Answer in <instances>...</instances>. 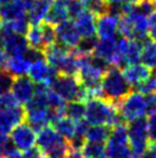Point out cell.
<instances>
[{"mask_svg":"<svg viewBox=\"0 0 156 158\" xmlns=\"http://www.w3.org/2000/svg\"><path fill=\"white\" fill-rule=\"evenodd\" d=\"M85 120L88 125H107L109 127H115L125 123L122 114L116 105L111 104L104 98H91L85 102Z\"/></svg>","mask_w":156,"mask_h":158,"instance_id":"cell-1","label":"cell"},{"mask_svg":"<svg viewBox=\"0 0 156 158\" xmlns=\"http://www.w3.org/2000/svg\"><path fill=\"white\" fill-rule=\"evenodd\" d=\"M101 89L104 99L116 106L132 91V87L124 77L123 72L116 66H110L104 72Z\"/></svg>","mask_w":156,"mask_h":158,"instance_id":"cell-2","label":"cell"},{"mask_svg":"<svg viewBox=\"0 0 156 158\" xmlns=\"http://www.w3.org/2000/svg\"><path fill=\"white\" fill-rule=\"evenodd\" d=\"M37 144L46 158H65L70 150L69 142L51 126H46L38 133Z\"/></svg>","mask_w":156,"mask_h":158,"instance_id":"cell-3","label":"cell"},{"mask_svg":"<svg viewBox=\"0 0 156 158\" xmlns=\"http://www.w3.org/2000/svg\"><path fill=\"white\" fill-rule=\"evenodd\" d=\"M49 88L64 102L82 101L86 102V90L79 82L77 76L59 74L52 82Z\"/></svg>","mask_w":156,"mask_h":158,"instance_id":"cell-4","label":"cell"},{"mask_svg":"<svg viewBox=\"0 0 156 158\" xmlns=\"http://www.w3.org/2000/svg\"><path fill=\"white\" fill-rule=\"evenodd\" d=\"M106 151L108 158H133L125 123L111 128Z\"/></svg>","mask_w":156,"mask_h":158,"instance_id":"cell-5","label":"cell"},{"mask_svg":"<svg viewBox=\"0 0 156 158\" xmlns=\"http://www.w3.org/2000/svg\"><path fill=\"white\" fill-rule=\"evenodd\" d=\"M117 109L122 114L125 123L143 118L149 113L147 98L139 91H131L123 101L117 105Z\"/></svg>","mask_w":156,"mask_h":158,"instance_id":"cell-6","label":"cell"},{"mask_svg":"<svg viewBox=\"0 0 156 158\" xmlns=\"http://www.w3.org/2000/svg\"><path fill=\"white\" fill-rule=\"evenodd\" d=\"M129 142L132 150V157L140 158L149 147L147 134V123L145 118L132 120L126 125Z\"/></svg>","mask_w":156,"mask_h":158,"instance_id":"cell-7","label":"cell"},{"mask_svg":"<svg viewBox=\"0 0 156 158\" xmlns=\"http://www.w3.org/2000/svg\"><path fill=\"white\" fill-rule=\"evenodd\" d=\"M28 74L33 82L46 84L49 87L60 73L57 68L49 66L45 59H39V60L31 62Z\"/></svg>","mask_w":156,"mask_h":158,"instance_id":"cell-8","label":"cell"},{"mask_svg":"<svg viewBox=\"0 0 156 158\" xmlns=\"http://www.w3.org/2000/svg\"><path fill=\"white\" fill-rule=\"evenodd\" d=\"M25 121V110L20 105L0 109V133L8 135L14 128Z\"/></svg>","mask_w":156,"mask_h":158,"instance_id":"cell-9","label":"cell"},{"mask_svg":"<svg viewBox=\"0 0 156 158\" xmlns=\"http://www.w3.org/2000/svg\"><path fill=\"white\" fill-rule=\"evenodd\" d=\"M10 140L18 150L24 151L33 147L37 142V135L33 128L28 123H22L12 131Z\"/></svg>","mask_w":156,"mask_h":158,"instance_id":"cell-10","label":"cell"},{"mask_svg":"<svg viewBox=\"0 0 156 158\" xmlns=\"http://www.w3.org/2000/svg\"><path fill=\"white\" fill-rule=\"evenodd\" d=\"M35 85L33 81L26 75L15 76L12 81L10 91L18 102V104H26L35 94Z\"/></svg>","mask_w":156,"mask_h":158,"instance_id":"cell-11","label":"cell"},{"mask_svg":"<svg viewBox=\"0 0 156 158\" xmlns=\"http://www.w3.org/2000/svg\"><path fill=\"white\" fill-rule=\"evenodd\" d=\"M55 28H57V42L69 50L76 48L79 40H82V36L79 35L74 21L67 20L64 22L55 26Z\"/></svg>","mask_w":156,"mask_h":158,"instance_id":"cell-12","label":"cell"},{"mask_svg":"<svg viewBox=\"0 0 156 158\" xmlns=\"http://www.w3.org/2000/svg\"><path fill=\"white\" fill-rule=\"evenodd\" d=\"M119 18L111 14H103L96 19V34L100 40H113L118 34Z\"/></svg>","mask_w":156,"mask_h":158,"instance_id":"cell-13","label":"cell"},{"mask_svg":"<svg viewBox=\"0 0 156 158\" xmlns=\"http://www.w3.org/2000/svg\"><path fill=\"white\" fill-rule=\"evenodd\" d=\"M123 75L131 87H137L139 83L152 75V69L143 64H133L123 68Z\"/></svg>","mask_w":156,"mask_h":158,"instance_id":"cell-14","label":"cell"},{"mask_svg":"<svg viewBox=\"0 0 156 158\" xmlns=\"http://www.w3.org/2000/svg\"><path fill=\"white\" fill-rule=\"evenodd\" d=\"M69 48H67L65 46H63L60 43H54L52 45H48L44 48V58L47 61V64L49 66L54 67L59 70V68L61 67L63 60L65 59V57L69 53Z\"/></svg>","mask_w":156,"mask_h":158,"instance_id":"cell-15","label":"cell"},{"mask_svg":"<svg viewBox=\"0 0 156 158\" xmlns=\"http://www.w3.org/2000/svg\"><path fill=\"white\" fill-rule=\"evenodd\" d=\"M75 24L77 27L79 35L83 38L96 36V15L90 10L85 9L78 18L75 19Z\"/></svg>","mask_w":156,"mask_h":158,"instance_id":"cell-16","label":"cell"},{"mask_svg":"<svg viewBox=\"0 0 156 158\" xmlns=\"http://www.w3.org/2000/svg\"><path fill=\"white\" fill-rule=\"evenodd\" d=\"M116 38L113 40H100L96 48V51L92 56L100 58L108 62L109 65L115 66L116 61Z\"/></svg>","mask_w":156,"mask_h":158,"instance_id":"cell-17","label":"cell"},{"mask_svg":"<svg viewBox=\"0 0 156 158\" xmlns=\"http://www.w3.org/2000/svg\"><path fill=\"white\" fill-rule=\"evenodd\" d=\"M26 15L24 0H12L0 6V21H12Z\"/></svg>","mask_w":156,"mask_h":158,"instance_id":"cell-18","label":"cell"},{"mask_svg":"<svg viewBox=\"0 0 156 158\" xmlns=\"http://www.w3.org/2000/svg\"><path fill=\"white\" fill-rule=\"evenodd\" d=\"M68 19H69V14L67 10L65 0H53L52 5L46 14L45 22L53 24V26H57L67 21Z\"/></svg>","mask_w":156,"mask_h":158,"instance_id":"cell-19","label":"cell"},{"mask_svg":"<svg viewBox=\"0 0 156 158\" xmlns=\"http://www.w3.org/2000/svg\"><path fill=\"white\" fill-rule=\"evenodd\" d=\"M31 62L26 59L25 56H18V57H7L6 64H5L4 70L13 77L15 76H22L29 73Z\"/></svg>","mask_w":156,"mask_h":158,"instance_id":"cell-20","label":"cell"},{"mask_svg":"<svg viewBox=\"0 0 156 158\" xmlns=\"http://www.w3.org/2000/svg\"><path fill=\"white\" fill-rule=\"evenodd\" d=\"M143 43L137 40H129V44L126 46L125 53L123 57V68L129 65L138 64L141 61Z\"/></svg>","mask_w":156,"mask_h":158,"instance_id":"cell-21","label":"cell"},{"mask_svg":"<svg viewBox=\"0 0 156 158\" xmlns=\"http://www.w3.org/2000/svg\"><path fill=\"white\" fill-rule=\"evenodd\" d=\"M52 127L62 137H64L65 140L69 142L76 133V121H74L72 119L68 118V117L62 115L52 123Z\"/></svg>","mask_w":156,"mask_h":158,"instance_id":"cell-22","label":"cell"},{"mask_svg":"<svg viewBox=\"0 0 156 158\" xmlns=\"http://www.w3.org/2000/svg\"><path fill=\"white\" fill-rule=\"evenodd\" d=\"M111 132V127L107 125H94L88 126L85 135V140L88 142H96V143H106Z\"/></svg>","mask_w":156,"mask_h":158,"instance_id":"cell-23","label":"cell"},{"mask_svg":"<svg viewBox=\"0 0 156 158\" xmlns=\"http://www.w3.org/2000/svg\"><path fill=\"white\" fill-rule=\"evenodd\" d=\"M85 102L82 101H72L67 102L64 106V115L68 118L72 119L74 121H79L85 118Z\"/></svg>","mask_w":156,"mask_h":158,"instance_id":"cell-24","label":"cell"},{"mask_svg":"<svg viewBox=\"0 0 156 158\" xmlns=\"http://www.w3.org/2000/svg\"><path fill=\"white\" fill-rule=\"evenodd\" d=\"M141 61L148 68H156V42L148 40L143 43L142 53H141Z\"/></svg>","mask_w":156,"mask_h":158,"instance_id":"cell-25","label":"cell"},{"mask_svg":"<svg viewBox=\"0 0 156 158\" xmlns=\"http://www.w3.org/2000/svg\"><path fill=\"white\" fill-rule=\"evenodd\" d=\"M84 158H108L103 143H96L86 141L82 148Z\"/></svg>","mask_w":156,"mask_h":158,"instance_id":"cell-26","label":"cell"},{"mask_svg":"<svg viewBox=\"0 0 156 158\" xmlns=\"http://www.w3.org/2000/svg\"><path fill=\"white\" fill-rule=\"evenodd\" d=\"M25 38L28 40L29 48H36L39 51H44V42L43 37H41V29H40V24L38 26H31L25 34Z\"/></svg>","mask_w":156,"mask_h":158,"instance_id":"cell-27","label":"cell"},{"mask_svg":"<svg viewBox=\"0 0 156 158\" xmlns=\"http://www.w3.org/2000/svg\"><path fill=\"white\" fill-rule=\"evenodd\" d=\"M1 23L8 30H10L12 32H15V34H18V35H25L29 27H30L28 15L18 18L15 20H12V21H1Z\"/></svg>","mask_w":156,"mask_h":158,"instance_id":"cell-28","label":"cell"},{"mask_svg":"<svg viewBox=\"0 0 156 158\" xmlns=\"http://www.w3.org/2000/svg\"><path fill=\"white\" fill-rule=\"evenodd\" d=\"M98 42H99V40L96 38V36L82 38L77 44V46L74 48L75 52L79 54V56H92L96 51Z\"/></svg>","mask_w":156,"mask_h":158,"instance_id":"cell-29","label":"cell"},{"mask_svg":"<svg viewBox=\"0 0 156 158\" xmlns=\"http://www.w3.org/2000/svg\"><path fill=\"white\" fill-rule=\"evenodd\" d=\"M85 9L90 10L96 16H100L108 13V4L106 0H82Z\"/></svg>","mask_w":156,"mask_h":158,"instance_id":"cell-30","label":"cell"},{"mask_svg":"<svg viewBox=\"0 0 156 158\" xmlns=\"http://www.w3.org/2000/svg\"><path fill=\"white\" fill-rule=\"evenodd\" d=\"M40 29H41V37H43L45 48L48 45L57 43V28H55V26L44 22L40 24Z\"/></svg>","mask_w":156,"mask_h":158,"instance_id":"cell-31","label":"cell"},{"mask_svg":"<svg viewBox=\"0 0 156 158\" xmlns=\"http://www.w3.org/2000/svg\"><path fill=\"white\" fill-rule=\"evenodd\" d=\"M137 91L141 92L142 95H153L156 92V75H150L149 77L139 83L137 87Z\"/></svg>","mask_w":156,"mask_h":158,"instance_id":"cell-32","label":"cell"},{"mask_svg":"<svg viewBox=\"0 0 156 158\" xmlns=\"http://www.w3.org/2000/svg\"><path fill=\"white\" fill-rule=\"evenodd\" d=\"M65 5H67V10L69 14V18L74 19V20L85 10V6L82 0H65Z\"/></svg>","mask_w":156,"mask_h":158,"instance_id":"cell-33","label":"cell"},{"mask_svg":"<svg viewBox=\"0 0 156 158\" xmlns=\"http://www.w3.org/2000/svg\"><path fill=\"white\" fill-rule=\"evenodd\" d=\"M147 123V134L149 144L156 143V111H152L148 113Z\"/></svg>","mask_w":156,"mask_h":158,"instance_id":"cell-34","label":"cell"},{"mask_svg":"<svg viewBox=\"0 0 156 158\" xmlns=\"http://www.w3.org/2000/svg\"><path fill=\"white\" fill-rule=\"evenodd\" d=\"M16 149L12 140L6 134L0 133V158H5L12 150Z\"/></svg>","mask_w":156,"mask_h":158,"instance_id":"cell-35","label":"cell"},{"mask_svg":"<svg viewBox=\"0 0 156 158\" xmlns=\"http://www.w3.org/2000/svg\"><path fill=\"white\" fill-rule=\"evenodd\" d=\"M15 105H18V102L14 97L10 90L5 91L0 95V109H7V107H13Z\"/></svg>","mask_w":156,"mask_h":158,"instance_id":"cell-36","label":"cell"},{"mask_svg":"<svg viewBox=\"0 0 156 158\" xmlns=\"http://www.w3.org/2000/svg\"><path fill=\"white\" fill-rule=\"evenodd\" d=\"M12 81H13V76L8 74L6 70H0V95L5 91L10 90V85H12Z\"/></svg>","mask_w":156,"mask_h":158,"instance_id":"cell-37","label":"cell"},{"mask_svg":"<svg viewBox=\"0 0 156 158\" xmlns=\"http://www.w3.org/2000/svg\"><path fill=\"white\" fill-rule=\"evenodd\" d=\"M148 36L156 42V10L148 16Z\"/></svg>","mask_w":156,"mask_h":158,"instance_id":"cell-38","label":"cell"},{"mask_svg":"<svg viewBox=\"0 0 156 158\" xmlns=\"http://www.w3.org/2000/svg\"><path fill=\"white\" fill-rule=\"evenodd\" d=\"M24 158H46L45 154H44V151L40 148H39L38 145L36 147H31L29 149L24 150Z\"/></svg>","mask_w":156,"mask_h":158,"instance_id":"cell-39","label":"cell"},{"mask_svg":"<svg viewBox=\"0 0 156 158\" xmlns=\"http://www.w3.org/2000/svg\"><path fill=\"white\" fill-rule=\"evenodd\" d=\"M65 158H84V155L82 152V149H74L70 148L69 152Z\"/></svg>","mask_w":156,"mask_h":158,"instance_id":"cell-40","label":"cell"},{"mask_svg":"<svg viewBox=\"0 0 156 158\" xmlns=\"http://www.w3.org/2000/svg\"><path fill=\"white\" fill-rule=\"evenodd\" d=\"M5 158H24V155L21 152V150L14 149V150H12V151H10Z\"/></svg>","mask_w":156,"mask_h":158,"instance_id":"cell-41","label":"cell"},{"mask_svg":"<svg viewBox=\"0 0 156 158\" xmlns=\"http://www.w3.org/2000/svg\"><path fill=\"white\" fill-rule=\"evenodd\" d=\"M7 60V54L5 53L2 48H0V70H2L5 68V64Z\"/></svg>","mask_w":156,"mask_h":158,"instance_id":"cell-42","label":"cell"},{"mask_svg":"<svg viewBox=\"0 0 156 158\" xmlns=\"http://www.w3.org/2000/svg\"><path fill=\"white\" fill-rule=\"evenodd\" d=\"M148 151L152 156V158H156V143H153V144H149L148 147Z\"/></svg>","mask_w":156,"mask_h":158,"instance_id":"cell-43","label":"cell"},{"mask_svg":"<svg viewBox=\"0 0 156 158\" xmlns=\"http://www.w3.org/2000/svg\"><path fill=\"white\" fill-rule=\"evenodd\" d=\"M129 1V0H106V2L108 5H122Z\"/></svg>","mask_w":156,"mask_h":158,"instance_id":"cell-44","label":"cell"},{"mask_svg":"<svg viewBox=\"0 0 156 158\" xmlns=\"http://www.w3.org/2000/svg\"><path fill=\"white\" fill-rule=\"evenodd\" d=\"M9 1H12V0H0V6L7 4V2H9Z\"/></svg>","mask_w":156,"mask_h":158,"instance_id":"cell-45","label":"cell"},{"mask_svg":"<svg viewBox=\"0 0 156 158\" xmlns=\"http://www.w3.org/2000/svg\"><path fill=\"white\" fill-rule=\"evenodd\" d=\"M153 2H154V6H155V8H156V0H153Z\"/></svg>","mask_w":156,"mask_h":158,"instance_id":"cell-46","label":"cell"},{"mask_svg":"<svg viewBox=\"0 0 156 158\" xmlns=\"http://www.w3.org/2000/svg\"><path fill=\"white\" fill-rule=\"evenodd\" d=\"M0 22H1V21H0Z\"/></svg>","mask_w":156,"mask_h":158,"instance_id":"cell-47","label":"cell"}]
</instances>
